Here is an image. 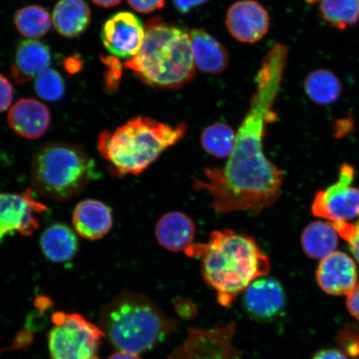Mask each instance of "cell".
<instances>
[{
    "mask_svg": "<svg viewBox=\"0 0 359 359\" xmlns=\"http://www.w3.org/2000/svg\"><path fill=\"white\" fill-rule=\"evenodd\" d=\"M339 343L345 353L353 358L359 356V334L356 332L353 331V334H350V331L345 329L340 335Z\"/></svg>",
    "mask_w": 359,
    "mask_h": 359,
    "instance_id": "f1b7e54d",
    "label": "cell"
},
{
    "mask_svg": "<svg viewBox=\"0 0 359 359\" xmlns=\"http://www.w3.org/2000/svg\"><path fill=\"white\" fill-rule=\"evenodd\" d=\"M316 279L325 293L348 295L357 285L356 264L348 255L334 251L322 259L317 269Z\"/></svg>",
    "mask_w": 359,
    "mask_h": 359,
    "instance_id": "5bb4252c",
    "label": "cell"
},
{
    "mask_svg": "<svg viewBox=\"0 0 359 359\" xmlns=\"http://www.w3.org/2000/svg\"><path fill=\"white\" fill-rule=\"evenodd\" d=\"M236 330L235 322L206 330L189 327L185 342L168 359H242L243 352L233 345Z\"/></svg>",
    "mask_w": 359,
    "mask_h": 359,
    "instance_id": "9c48e42d",
    "label": "cell"
},
{
    "mask_svg": "<svg viewBox=\"0 0 359 359\" xmlns=\"http://www.w3.org/2000/svg\"><path fill=\"white\" fill-rule=\"evenodd\" d=\"M289 47L276 43L264 56L257 79V91L236 133L234 148L223 168L204 169L205 181L195 179L194 188L212 196L219 214H259L280 198L284 172L269 161L263 140L269 123L275 120L272 107L279 94Z\"/></svg>",
    "mask_w": 359,
    "mask_h": 359,
    "instance_id": "6da1fadb",
    "label": "cell"
},
{
    "mask_svg": "<svg viewBox=\"0 0 359 359\" xmlns=\"http://www.w3.org/2000/svg\"><path fill=\"white\" fill-rule=\"evenodd\" d=\"M46 210L30 189L20 194L0 193V243L7 236L32 235L39 227V215Z\"/></svg>",
    "mask_w": 359,
    "mask_h": 359,
    "instance_id": "30bf717a",
    "label": "cell"
},
{
    "mask_svg": "<svg viewBox=\"0 0 359 359\" xmlns=\"http://www.w3.org/2000/svg\"><path fill=\"white\" fill-rule=\"evenodd\" d=\"M15 25L25 37L39 39L50 30L51 18L43 7L26 6L15 13Z\"/></svg>",
    "mask_w": 359,
    "mask_h": 359,
    "instance_id": "484cf974",
    "label": "cell"
},
{
    "mask_svg": "<svg viewBox=\"0 0 359 359\" xmlns=\"http://www.w3.org/2000/svg\"><path fill=\"white\" fill-rule=\"evenodd\" d=\"M13 97V88L10 81L0 74V114L11 107Z\"/></svg>",
    "mask_w": 359,
    "mask_h": 359,
    "instance_id": "f546056e",
    "label": "cell"
},
{
    "mask_svg": "<svg viewBox=\"0 0 359 359\" xmlns=\"http://www.w3.org/2000/svg\"><path fill=\"white\" fill-rule=\"evenodd\" d=\"M96 6L103 8H111L118 6L123 0H92Z\"/></svg>",
    "mask_w": 359,
    "mask_h": 359,
    "instance_id": "8d00e7d4",
    "label": "cell"
},
{
    "mask_svg": "<svg viewBox=\"0 0 359 359\" xmlns=\"http://www.w3.org/2000/svg\"><path fill=\"white\" fill-rule=\"evenodd\" d=\"M189 34L195 65L205 74L223 73L229 64L226 48L203 29H194Z\"/></svg>",
    "mask_w": 359,
    "mask_h": 359,
    "instance_id": "d6986e66",
    "label": "cell"
},
{
    "mask_svg": "<svg viewBox=\"0 0 359 359\" xmlns=\"http://www.w3.org/2000/svg\"><path fill=\"white\" fill-rule=\"evenodd\" d=\"M51 62L50 49L42 42L25 40L15 50L11 74L18 83L29 82L48 69Z\"/></svg>",
    "mask_w": 359,
    "mask_h": 359,
    "instance_id": "ac0fdd59",
    "label": "cell"
},
{
    "mask_svg": "<svg viewBox=\"0 0 359 359\" xmlns=\"http://www.w3.org/2000/svg\"><path fill=\"white\" fill-rule=\"evenodd\" d=\"M187 132L184 123L172 126L139 116L114 132L107 130L101 133L97 148L115 176H137L154 164L165 150L181 141Z\"/></svg>",
    "mask_w": 359,
    "mask_h": 359,
    "instance_id": "277c9868",
    "label": "cell"
},
{
    "mask_svg": "<svg viewBox=\"0 0 359 359\" xmlns=\"http://www.w3.org/2000/svg\"><path fill=\"white\" fill-rule=\"evenodd\" d=\"M34 87L38 95L48 102L60 101L66 91L62 75L52 69L43 71L35 79Z\"/></svg>",
    "mask_w": 359,
    "mask_h": 359,
    "instance_id": "4316f807",
    "label": "cell"
},
{
    "mask_svg": "<svg viewBox=\"0 0 359 359\" xmlns=\"http://www.w3.org/2000/svg\"><path fill=\"white\" fill-rule=\"evenodd\" d=\"M48 334L51 359H100L98 351L105 338L100 327L79 313L56 312Z\"/></svg>",
    "mask_w": 359,
    "mask_h": 359,
    "instance_id": "52a82bcc",
    "label": "cell"
},
{
    "mask_svg": "<svg viewBox=\"0 0 359 359\" xmlns=\"http://www.w3.org/2000/svg\"><path fill=\"white\" fill-rule=\"evenodd\" d=\"M226 22L229 32L238 41L254 43L268 33L269 16L255 0H241L229 8Z\"/></svg>",
    "mask_w": 359,
    "mask_h": 359,
    "instance_id": "7c38bea8",
    "label": "cell"
},
{
    "mask_svg": "<svg viewBox=\"0 0 359 359\" xmlns=\"http://www.w3.org/2000/svg\"><path fill=\"white\" fill-rule=\"evenodd\" d=\"M359 230V221L355 224Z\"/></svg>",
    "mask_w": 359,
    "mask_h": 359,
    "instance_id": "74e56055",
    "label": "cell"
},
{
    "mask_svg": "<svg viewBox=\"0 0 359 359\" xmlns=\"http://www.w3.org/2000/svg\"><path fill=\"white\" fill-rule=\"evenodd\" d=\"M65 69L69 74H74L78 73L82 67V62L79 57H70L65 61Z\"/></svg>",
    "mask_w": 359,
    "mask_h": 359,
    "instance_id": "e575fe53",
    "label": "cell"
},
{
    "mask_svg": "<svg viewBox=\"0 0 359 359\" xmlns=\"http://www.w3.org/2000/svg\"><path fill=\"white\" fill-rule=\"evenodd\" d=\"M50 123L48 107L33 98H22L8 111V123L13 131L29 140L43 136Z\"/></svg>",
    "mask_w": 359,
    "mask_h": 359,
    "instance_id": "9a60e30c",
    "label": "cell"
},
{
    "mask_svg": "<svg viewBox=\"0 0 359 359\" xmlns=\"http://www.w3.org/2000/svg\"><path fill=\"white\" fill-rule=\"evenodd\" d=\"M286 296L279 281L273 278H259L244 292L243 306L255 320H275L284 311Z\"/></svg>",
    "mask_w": 359,
    "mask_h": 359,
    "instance_id": "4fadbf2b",
    "label": "cell"
},
{
    "mask_svg": "<svg viewBox=\"0 0 359 359\" xmlns=\"http://www.w3.org/2000/svg\"><path fill=\"white\" fill-rule=\"evenodd\" d=\"M185 255L201 259V272L223 307L231 306L240 294L271 271V262L254 240L226 229L215 231L206 243H194Z\"/></svg>",
    "mask_w": 359,
    "mask_h": 359,
    "instance_id": "7a4b0ae2",
    "label": "cell"
},
{
    "mask_svg": "<svg viewBox=\"0 0 359 359\" xmlns=\"http://www.w3.org/2000/svg\"><path fill=\"white\" fill-rule=\"evenodd\" d=\"M141 50L125 67L151 87L178 89L195 76L190 34L182 27L152 18Z\"/></svg>",
    "mask_w": 359,
    "mask_h": 359,
    "instance_id": "3957f363",
    "label": "cell"
},
{
    "mask_svg": "<svg viewBox=\"0 0 359 359\" xmlns=\"http://www.w3.org/2000/svg\"><path fill=\"white\" fill-rule=\"evenodd\" d=\"M332 223L314 222L304 229L302 245L304 253L312 259H324L334 253L338 246L339 237Z\"/></svg>",
    "mask_w": 359,
    "mask_h": 359,
    "instance_id": "7402d4cb",
    "label": "cell"
},
{
    "mask_svg": "<svg viewBox=\"0 0 359 359\" xmlns=\"http://www.w3.org/2000/svg\"><path fill=\"white\" fill-rule=\"evenodd\" d=\"M102 62L107 67L105 74V86L107 91L114 93L118 90L123 76V66L116 57H102Z\"/></svg>",
    "mask_w": 359,
    "mask_h": 359,
    "instance_id": "83f0119b",
    "label": "cell"
},
{
    "mask_svg": "<svg viewBox=\"0 0 359 359\" xmlns=\"http://www.w3.org/2000/svg\"><path fill=\"white\" fill-rule=\"evenodd\" d=\"M306 95L318 105H330L339 100L342 84L338 77L327 69H318L309 74L304 84Z\"/></svg>",
    "mask_w": 359,
    "mask_h": 359,
    "instance_id": "603a6c76",
    "label": "cell"
},
{
    "mask_svg": "<svg viewBox=\"0 0 359 359\" xmlns=\"http://www.w3.org/2000/svg\"><path fill=\"white\" fill-rule=\"evenodd\" d=\"M155 235L157 242L164 249L185 253L195 243L196 224L185 213L168 212L156 223Z\"/></svg>",
    "mask_w": 359,
    "mask_h": 359,
    "instance_id": "2e32d148",
    "label": "cell"
},
{
    "mask_svg": "<svg viewBox=\"0 0 359 359\" xmlns=\"http://www.w3.org/2000/svg\"><path fill=\"white\" fill-rule=\"evenodd\" d=\"M114 223L111 210L102 201L88 199L76 205L73 224L79 235L89 241L102 239L111 231Z\"/></svg>",
    "mask_w": 359,
    "mask_h": 359,
    "instance_id": "e0dca14e",
    "label": "cell"
},
{
    "mask_svg": "<svg viewBox=\"0 0 359 359\" xmlns=\"http://www.w3.org/2000/svg\"><path fill=\"white\" fill-rule=\"evenodd\" d=\"M318 2L322 19L334 28L344 30L358 24L359 0H306Z\"/></svg>",
    "mask_w": 359,
    "mask_h": 359,
    "instance_id": "cb8c5ba5",
    "label": "cell"
},
{
    "mask_svg": "<svg viewBox=\"0 0 359 359\" xmlns=\"http://www.w3.org/2000/svg\"><path fill=\"white\" fill-rule=\"evenodd\" d=\"M40 246L45 257L55 263H65L78 252L77 236L65 224H52L43 232Z\"/></svg>",
    "mask_w": 359,
    "mask_h": 359,
    "instance_id": "ffe728a7",
    "label": "cell"
},
{
    "mask_svg": "<svg viewBox=\"0 0 359 359\" xmlns=\"http://www.w3.org/2000/svg\"><path fill=\"white\" fill-rule=\"evenodd\" d=\"M346 304L349 313L359 321V284L347 295Z\"/></svg>",
    "mask_w": 359,
    "mask_h": 359,
    "instance_id": "d6a6232c",
    "label": "cell"
},
{
    "mask_svg": "<svg viewBox=\"0 0 359 359\" xmlns=\"http://www.w3.org/2000/svg\"><path fill=\"white\" fill-rule=\"evenodd\" d=\"M146 30L139 18L130 12H118L105 22L101 31L103 45L111 55L131 60L141 50Z\"/></svg>",
    "mask_w": 359,
    "mask_h": 359,
    "instance_id": "8fae6325",
    "label": "cell"
},
{
    "mask_svg": "<svg viewBox=\"0 0 359 359\" xmlns=\"http://www.w3.org/2000/svg\"><path fill=\"white\" fill-rule=\"evenodd\" d=\"M97 175L94 161L77 145L50 142L36 151L31 180L39 194L57 201L82 193Z\"/></svg>",
    "mask_w": 359,
    "mask_h": 359,
    "instance_id": "8992f818",
    "label": "cell"
},
{
    "mask_svg": "<svg viewBox=\"0 0 359 359\" xmlns=\"http://www.w3.org/2000/svg\"><path fill=\"white\" fill-rule=\"evenodd\" d=\"M107 359H142L140 358V355H138V354L129 353V352H124V351H118L112 355H111Z\"/></svg>",
    "mask_w": 359,
    "mask_h": 359,
    "instance_id": "d590c367",
    "label": "cell"
},
{
    "mask_svg": "<svg viewBox=\"0 0 359 359\" xmlns=\"http://www.w3.org/2000/svg\"><path fill=\"white\" fill-rule=\"evenodd\" d=\"M236 133L230 125L215 123L202 131L201 144L206 154L219 159L229 158L235 146Z\"/></svg>",
    "mask_w": 359,
    "mask_h": 359,
    "instance_id": "d4e9b609",
    "label": "cell"
},
{
    "mask_svg": "<svg viewBox=\"0 0 359 359\" xmlns=\"http://www.w3.org/2000/svg\"><path fill=\"white\" fill-rule=\"evenodd\" d=\"M100 318L105 338L115 348L138 355L154 348L177 325L147 295L130 291L122 292L102 307Z\"/></svg>",
    "mask_w": 359,
    "mask_h": 359,
    "instance_id": "5b68a950",
    "label": "cell"
},
{
    "mask_svg": "<svg viewBox=\"0 0 359 359\" xmlns=\"http://www.w3.org/2000/svg\"><path fill=\"white\" fill-rule=\"evenodd\" d=\"M313 359H348L345 354L338 349H323L318 352Z\"/></svg>",
    "mask_w": 359,
    "mask_h": 359,
    "instance_id": "836d02e7",
    "label": "cell"
},
{
    "mask_svg": "<svg viewBox=\"0 0 359 359\" xmlns=\"http://www.w3.org/2000/svg\"><path fill=\"white\" fill-rule=\"evenodd\" d=\"M354 176L355 170L352 165L346 163L340 168L338 181L314 196V217L331 222H348L359 217V189L353 186Z\"/></svg>",
    "mask_w": 359,
    "mask_h": 359,
    "instance_id": "ba28073f",
    "label": "cell"
},
{
    "mask_svg": "<svg viewBox=\"0 0 359 359\" xmlns=\"http://www.w3.org/2000/svg\"><path fill=\"white\" fill-rule=\"evenodd\" d=\"M210 0H173V6L182 15H187L196 7L202 6Z\"/></svg>",
    "mask_w": 359,
    "mask_h": 359,
    "instance_id": "1f68e13d",
    "label": "cell"
},
{
    "mask_svg": "<svg viewBox=\"0 0 359 359\" xmlns=\"http://www.w3.org/2000/svg\"><path fill=\"white\" fill-rule=\"evenodd\" d=\"M133 10L141 13H150L163 8L165 0H128Z\"/></svg>",
    "mask_w": 359,
    "mask_h": 359,
    "instance_id": "4dcf8cb0",
    "label": "cell"
},
{
    "mask_svg": "<svg viewBox=\"0 0 359 359\" xmlns=\"http://www.w3.org/2000/svg\"><path fill=\"white\" fill-rule=\"evenodd\" d=\"M91 11L83 0H60L53 13V22L58 34L74 38L87 29Z\"/></svg>",
    "mask_w": 359,
    "mask_h": 359,
    "instance_id": "44dd1931",
    "label": "cell"
}]
</instances>
